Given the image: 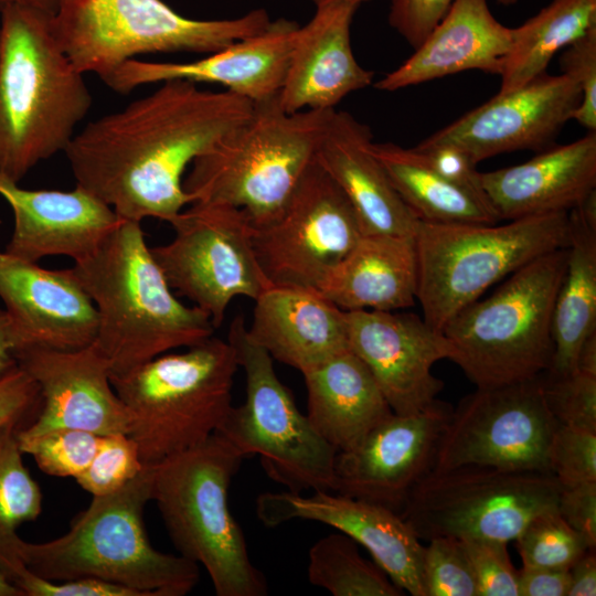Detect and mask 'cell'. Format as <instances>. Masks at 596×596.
Segmentation results:
<instances>
[{"label":"cell","mask_w":596,"mask_h":596,"mask_svg":"<svg viewBox=\"0 0 596 596\" xmlns=\"http://www.w3.org/2000/svg\"><path fill=\"white\" fill-rule=\"evenodd\" d=\"M259 521L275 528L294 520L327 524L368 550L404 593L426 596L424 545L402 517L381 504L333 491L264 492L255 504Z\"/></svg>","instance_id":"18"},{"label":"cell","mask_w":596,"mask_h":596,"mask_svg":"<svg viewBox=\"0 0 596 596\" xmlns=\"http://www.w3.org/2000/svg\"><path fill=\"white\" fill-rule=\"evenodd\" d=\"M547 459L562 487L596 481V433L558 425Z\"/></svg>","instance_id":"41"},{"label":"cell","mask_w":596,"mask_h":596,"mask_svg":"<svg viewBox=\"0 0 596 596\" xmlns=\"http://www.w3.org/2000/svg\"><path fill=\"white\" fill-rule=\"evenodd\" d=\"M499 220L568 212L596 190V134L551 147L531 160L480 173Z\"/></svg>","instance_id":"25"},{"label":"cell","mask_w":596,"mask_h":596,"mask_svg":"<svg viewBox=\"0 0 596 596\" xmlns=\"http://www.w3.org/2000/svg\"><path fill=\"white\" fill-rule=\"evenodd\" d=\"M17 365L12 324L4 309H0V379Z\"/></svg>","instance_id":"51"},{"label":"cell","mask_w":596,"mask_h":596,"mask_svg":"<svg viewBox=\"0 0 596 596\" xmlns=\"http://www.w3.org/2000/svg\"><path fill=\"white\" fill-rule=\"evenodd\" d=\"M72 269L95 306L98 324L94 343L107 360L110 376L213 336L210 317L174 296L140 222L121 220Z\"/></svg>","instance_id":"2"},{"label":"cell","mask_w":596,"mask_h":596,"mask_svg":"<svg viewBox=\"0 0 596 596\" xmlns=\"http://www.w3.org/2000/svg\"><path fill=\"white\" fill-rule=\"evenodd\" d=\"M547 406L558 425L596 433V375L575 371L541 375Z\"/></svg>","instance_id":"40"},{"label":"cell","mask_w":596,"mask_h":596,"mask_svg":"<svg viewBox=\"0 0 596 596\" xmlns=\"http://www.w3.org/2000/svg\"><path fill=\"white\" fill-rule=\"evenodd\" d=\"M332 111L288 113L277 96L254 103L244 123L193 160L183 190L192 203L231 205L253 226L267 224L313 161Z\"/></svg>","instance_id":"5"},{"label":"cell","mask_w":596,"mask_h":596,"mask_svg":"<svg viewBox=\"0 0 596 596\" xmlns=\"http://www.w3.org/2000/svg\"><path fill=\"white\" fill-rule=\"evenodd\" d=\"M372 143L368 126L333 109L315 158L353 206L364 234L414 236L419 221L394 189Z\"/></svg>","instance_id":"27"},{"label":"cell","mask_w":596,"mask_h":596,"mask_svg":"<svg viewBox=\"0 0 596 596\" xmlns=\"http://www.w3.org/2000/svg\"><path fill=\"white\" fill-rule=\"evenodd\" d=\"M307 417L338 453L356 447L393 414L365 363L350 349L302 373Z\"/></svg>","instance_id":"30"},{"label":"cell","mask_w":596,"mask_h":596,"mask_svg":"<svg viewBox=\"0 0 596 596\" xmlns=\"http://www.w3.org/2000/svg\"><path fill=\"white\" fill-rule=\"evenodd\" d=\"M372 150L418 221L476 224L500 221L488 204L444 179L413 148L373 141Z\"/></svg>","instance_id":"32"},{"label":"cell","mask_w":596,"mask_h":596,"mask_svg":"<svg viewBox=\"0 0 596 596\" xmlns=\"http://www.w3.org/2000/svg\"><path fill=\"white\" fill-rule=\"evenodd\" d=\"M595 29L596 0H553L513 28L499 93L514 91L544 74L556 52Z\"/></svg>","instance_id":"33"},{"label":"cell","mask_w":596,"mask_h":596,"mask_svg":"<svg viewBox=\"0 0 596 596\" xmlns=\"http://www.w3.org/2000/svg\"><path fill=\"white\" fill-rule=\"evenodd\" d=\"M417 281L414 236L363 234L317 290L343 311H395L414 305Z\"/></svg>","instance_id":"29"},{"label":"cell","mask_w":596,"mask_h":596,"mask_svg":"<svg viewBox=\"0 0 596 596\" xmlns=\"http://www.w3.org/2000/svg\"><path fill=\"white\" fill-rule=\"evenodd\" d=\"M344 321L349 349L369 368L393 413H416L437 400L444 382L433 365L453 355L443 331L415 313L394 311H344Z\"/></svg>","instance_id":"17"},{"label":"cell","mask_w":596,"mask_h":596,"mask_svg":"<svg viewBox=\"0 0 596 596\" xmlns=\"http://www.w3.org/2000/svg\"><path fill=\"white\" fill-rule=\"evenodd\" d=\"M566 259L567 247L531 260L446 323L450 361L477 387L524 382L549 370L553 309Z\"/></svg>","instance_id":"7"},{"label":"cell","mask_w":596,"mask_h":596,"mask_svg":"<svg viewBox=\"0 0 596 596\" xmlns=\"http://www.w3.org/2000/svg\"><path fill=\"white\" fill-rule=\"evenodd\" d=\"M235 350L216 337L110 376L129 415L143 465H156L214 435L232 405Z\"/></svg>","instance_id":"8"},{"label":"cell","mask_w":596,"mask_h":596,"mask_svg":"<svg viewBox=\"0 0 596 596\" xmlns=\"http://www.w3.org/2000/svg\"><path fill=\"white\" fill-rule=\"evenodd\" d=\"M579 102V88L568 75L544 73L514 91L498 93L422 142L455 146L476 164L509 151L542 150L572 119Z\"/></svg>","instance_id":"19"},{"label":"cell","mask_w":596,"mask_h":596,"mask_svg":"<svg viewBox=\"0 0 596 596\" xmlns=\"http://www.w3.org/2000/svg\"><path fill=\"white\" fill-rule=\"evenodd\" d=\"M566 268L553 309L554 351L545 374L576 371L584 341L596 333V190L568 211Z\"/></svg>","instance_id":"31"},{"label":"cell","mask_w":596,"mask_h":596,"mask_svg":"<svg viewBox=\"0 0 596 596\" xmlns=\"http://www.w3.org/2000/svg\"><path fill=\"white\" fill-rule=\"evenodd\" d=\"M571 583L567 596L596 595V554L587 550L570 568Z\"/></svg>","instance_id":"50"},{"label":"cell","mask_w":596,"mask_h":596,"mask_svg":"<svg viewBox=\"0 0 596 596\" xmlns=\"http://www.w3.org/2000/svg\"><path fill=\"white\" fill-rule=\"evenodd\" d=\"M227 341L245 375V401L232 406L216 432L242 456L258 455L263 468L289 491H333L338 451L315 429L274 369L268 352L233 319Z\"/></svg>","instance_id":"11"},{"label":"cell","mask_w":596,"mask_h":596,"mask_svg":"<svg viewBox=\"0 0 596 596\" xmlns=\"http://www.w3.org/2000/svg\"><path fill=\"white\" fill-rule=\"evenodd\" d=\"M294 21H270L262 32L192 62H150L132 58L103 82L119 94L147 84L183 79L219 84L254 103L278 95L297 31Z\"/></svg>","instance_id":"22"},{"label":"cell","mask_w":596,"mask_h":596,"mask_svg":"<svg viewBox=\"0 0 596 596\" xmlns=\"http://www.w3.org/2000/svg\"><path fill=\"white\" fill-rule=\"evenodd\" d=\"M14 584L24 596H140L129 587L100 578L81 577L53 582L36 576L28 568Z\"/></svg>","instance_id":"47"},{"label":"cell","mask_w":596,"mask_h":596,"mask_svg":"<svg viewBox=\"0 0 596 596\" xmlns=\"http://www.w3.org/2000/svg\"><path fill=\"white\" fill-rule=\"evenodd\" d=\"M454 0H392L389 23L416 49L446 14ZM511 6L517 0H498Z\"/></svg>","instance_id":"44"},{"label":"cell","mask_w":596,"mask_h":596,"mask_svg":"<svg viewBox=\"0 0 596 596\" xmlns=\"http://www.w3.org/2000/svg\"><path fill=\"white\" fill-rule=\"evenodd\" d=\"M0 596H24L21 589L7 576L0 573Z\"/></svg>","instance_id":"54"},{"label":"cell","mask_w":596,"mask_h":596,"mask_svg":"<svg viewBox=\"0 0 596 596\" xmlns=\"http://www.w3.org/2000/svg\"><path fill=\"white\" fill-rule=\"evenodd\" d=\"M251 339L301 374L349 349L344 311L318 290L270 286L255 300Z\"/></svg>","instance_id":"28"},{"label":"cell","mask_w":596,"mask_h":596,"mask_svg":"<svg viewBox=\"0 0 596 596\" xmlns=\"http://www.w3.org/2000/svg\"><path fill=\"white\" fill-rule=\"evenodd\" d=\"M0 194L14 219L4 252L33 263L47 256L83 259L123 220L78 185L71 191L29 190L0 177Z\"/></svg>","instance_id":"23"},{"label":"cell","mask_w":596,"mask_h":596,"mask_svg":"<svg viewBox=\"0 0 596 596\" xmlns=\"http://www.w3.org/2000/svg\"><path fill=\"white\" fill-rule=\"evenodd\" d=\"M0 299L12 324L15 354L77 350L95 341L97 312L72 267L47 269L0 252Z\"/></svg>","instance_id":"21"},{"label":"cell","mask_w":596,"mask_h":596,"mask_svg":"<svg viewBox=\"0 0 596 596\" xmlns=\"http://www.w3.org/2000/svg\"><path fill=\"white\" fill-rule=\"evenodd\" d=\"M311 1L316 6V8L331 4V3H348L358 8L361 3L370 1V0H311Z\"/></svg>","instance_id":"55"},{"label":"cell","mask_w":596,"mask_h":596,"mask_svg":"<svg viewBox=\"0 0 596 596\" xmlns=\"http://www.w3.org/2000/svg\"><path fill=\"white\" fill-rule=\"evenodd\" d=\"M50 23L74 67L104 81L142 54L216 52L262 32L270 19L263 9L228 20H194L161 0H56Z\"/></svg>","instance_id":"10"},{"label":"cell","mask_w":596,"mask_h":596,"mask_svg":"<svg viewBox=\"0 0 596 596\" xmlns=\"http://www.w3.org/2000/svg\"><path fill=\"white\" fill-rule=\"evenodd\" d=\"M423 555L426 596H478L477 582L461 541L434 538Z\"/></svg>","instance_id":"39"},{"label":"cell","mask_w":596,"mask_h":596,"mask_svg":"<svg viewBox=\"0 0 596 596\" xmlns=\"http://www.w3.org/2000/svg\"><path fill=\"white\" fill-rule=\"evenodd\" d=\"M17 436L21 451L32 456L44 473L74 479L87 468L102 438L100 435L73 428L39 434H29L20 428Z\"/></svg>","instance_id":"37"},{"label":"cell","mask_w":596,"mask_h":596,"mask_svg":"<svg viewBox=\"0 0 596 596\" xmlns=\"http://www.w3.org/2000/svg\"><path fill=\"white\" fill-rule=\"evenodd\" d=\"M363 234L353 206L315 158L279 214L254 226L253 245L272 286L317 290Z\"/></svg>","instance_id":"15"},{"label":"cell","mask_w":596,"mask_h":596,"mask_svg":"<svg viewBox=\"0 0 596 596\" xmlns=\"http://www.w3.org/2000/svg\"><path fill=\"white\" fill-rule=\"evenodd\" d=\"M557 512L589 549L596 547V481L562 487Z\"/></svg>","instance_id":"48"},{"label":"cell","mask_w":596,"mask_h":596,"mask_svg":"<svg viewBox=\"0 0 596 596\" xmlns=\"http://www.w3.org/2000/svg\"><path fill=\"white\" fill-rule=\"evenodd\" d=\"M41 394L34 380L19 365L0 379V428L29 425L38 415Z\"/></svg>","instance_id":"46"},{"label":"cell","mask_w":596,"mask_h":596,"mask_svg":"<svg viewBox=\"0 0 596 596\" xmlns=\"http://www.w3.org/2000/svg\"><path fill=\"white\" fill-rule=\"evenodd\" d=\"M152 465L120 489L93 496L70 530L53 540H22L25 567L42 578L62 582L105 579L140 596H184L199 583V565L182 555L156 550L147 535L143 511L151 501Z\"/></svg>","instance_id":"4"},{"label":"cell","mask_w":596,"mask_h":596,"mask_svg":"<svg viewBox=\"0 0 596 596\" xmlns=\"http://www.w3.org/2000/svg\"><path fill=\"white\" fill-rule=\"evenodd\" d=\"M514 541L522 566L570 570L589 550L557 509L535 515Z\"/></svg>","instance_id":"36"},{"label":"cell","mask_w":596,"mask_h":596,"mask_svg":"<svg viewBox=\"0 0 596 596\" xmlns=\"http://www.w3.org/2000/svg\"><path fill=\"white\" fill-rule=\"evenodd\" d=\"M173 238L150 247L169 286L221 326L236 297L255 300L272 286L257 260L254 226L237 207L192 203L171 222Z\"/></svg>","instance_id":"13"},{"label":"cell","mask_w":596,"mask_h":596,"mask_svg":"<svg viewBox=\"0 0 596 596\" xmlns=\"http://www.w3.org/2000/svg\"><path fill=\"white\" fill-rule=\"evenodd\" d=\"M562 486L552 472L466 465L432 470L398 512L421 539L514 541L538 514L556 510Z\"/></svg>","instance_id":"12"},{"label":"cell","mask_w":596,"mask_h":596,"mask_svg":"<svg viewBox=\"0 0 596 596\" xmlns=\"http://www.w3.org/2000/svg\"><path fill=\"white\" fill-rule=\"evenodd\" d=\"M568 568L522 566L519 571V596H567Z\"/></svg>","instance_id":"49"},{"label":"cell","mask_w":596,"mask_h":596,"mask_svg":"<svg viewBox=\"0 0 596 596\" xmlns=\"http://www.w3.org/2000/svg\"><path fill=\"white\" fill-rule=\"evenodd\" d=\"M576 371L596 375V333L582 344L576 359Z\"/></svg>","instance_id":"52"},{"label":"cell","mask_w":596,"mask_h":596,"mask_svg":"<svg viewBox=\"0 0 596 596\" xmlns=\"http://www.w3.org/2000/svg\"><path fill=\"white\" fill-rule=\"evenodd\" d=\"M413 149L444 179L490 206L481 187V172L476 169L477 164L465 151L451 145H426L423 142Z\"/></svg>","instance_id":"45"},{"label":"cell","mask_w":596,"mask_h":596,"mask_svg":"<svg viewBox=\"0 0 596 596\" xmlns=\"http://www.w3.org/2000/svg\"><path fill=\"white\" fill-rule=\"evenodd\" d=\"M254 102L230 91L172 79L120 110L88 123L64 153L76 185L123 220L171 222L191 198L193 160L244 123Z\"/></svg>","instance_id":"1"},{"label":"cell","mask_w":596,"mask_h":596,"mask_svg":"<svg viewBox=\"0 0 596 596\" xmlns=\"http://www.w3.org/2000/svg\"><path fill=\"white\" fill-rule=\"evenodd\" d=\"M478 587V596H519V571L505 542L461 539Z\"/></svg>","instance_id":"42"},{"label":"cell","mask_w":596,"mask_h":596,"mask_svg":"<svg viewBox=\"0 0 596 596\" xmlns=\"http://www.w3.org/2000/svg\"><path fill=\"white\" fill-rule=\"evenodd\" d=\"M561 56L563 73L578 86L581 102L572 119L589 132L596 130V29L564 49Z\"/></svg>","instance_id":"43"},{"label":"cell","mask_w":596,"mask_h":596,"mask_svg":"<svg viewBox=\"0 0 596 596\" xmlns=\"http://www.w3.org/2000/svg\"><path fill=\"white\" fill-rule=\"evenodd\" d=\"M423 319L443 331L461 309L531 260L570 243L568 212L505 224L418 222L414 234Z\"/></svg>","instance_id":"9"},{"label":"cell","mask_w":596,"mask_h":596,"mask_svg":"<svg viewBox=\"0 0 596 596\" xmlns=\"http://www.w3.org/2000/svg\"><path fill=\"white\" fill-rule=\"evenodd\" d=\"M15 358L41 394L39 413L22 428L25 433L73 428L100 436L128 434V412L111 384L109 364L94 342L71 351L26 349Z\"/></svg>","instance_id":"20"},{"label":"cell","mask_w":596,"mask_h":596,"mask_svg":"<svg viewBox=\"0 0 596 596\" xmlns=\"http://www.w3.org/2000/svg\"><path fill=\"white\" fill-rule=\"evenodd\" d=\"M0 13V177L18 183L65 151L93 99L55 41L50 13L21 3Z\"/></svg>","instance_id":"3"},{"label":"cell","mask_w":596,"mask_h":596,"mask_svg":"<svg viewBox=\"0 0 596 596\" xmlns=\"http://www.w3.org/2000/svg\"><path fill=\"white\" fill-rule=\"evenodd\" d=\"M311 585L333 596H402L405 593L374 562L364 558L359 544L339 532L313 543L308 552Z\"/></svg>","instance_id":"35"},{"label":"cell","mask_w":596,"mask_h":596,"mask_svg":"<svg viewBox=\"0 0 596 596\" xmlns=\"http://www.w3.org/2000/svg\"><path fill=\"white\" fill-rule=\"evenodd\" d=\"M453 407L436 400L412 414L393 413L356 447L338 453L333 492L400 512L434 469Z\"/></svg>","instance_id":"16"},{"label":"cell","mask_w":596,"mask_h":596,"mask_svg":"<svg viewBox=\"0 0 596 596\" xmlns=\"http://www.w3.org/2000/svg\"><path fill=\"white\" fill-rule=\"evenodd\" d=\"M8 3L26 4L52 14L55 8L56 0H0V8Z\"/></svg>","instance_id":"53"},{"label":"cell","mask_w":596,"mask_h":596,"mask_svg":"<svg viewBox=\"0 0 596 596\" xmlns=\"http://www.w3.org/2000/svg\"><path fill=\"white\" fill-rule=\"evenodd\" d=\"M143 466L138 446L128 434L105 435L92 461L75 480L92 496H103L131 481Z\"/></svg>","instance_id":"38"},{"label":"cell","mask_w":596,"mask_h":596,"mask_svg":"<svg viewBox=\"0 0 596 596\" xmlns=\"http://www.w3.org/2000/svg\"><path fill=\"white\" fill-rule=\"evenodd\" d=\"M243 459L215 433L152 465L151 500L170 539L180 555L205 568L217 596H265L268 590L228 504L231 481Z\"/></svg>","instance_id":"6"},{"label":"cell","mask_w":596,"mask_h":596,"mask_svg":"<svg viewBox=\"0 0 596 596\" xmlns=\"http://www.w3.org/2000/svg\"><path fill=\"white\" fill-rule=\"evenodd\" d=\"M356 9L348 3L318 7L312 19L299 26L277 95L283 109H336L345 96L372 84L373 72L358 63L351 46Z\"/></svg>","instance_id":"24"},{"label":"cell","mask_w":596,"mask_h":596,"mask_svg":"<svg viewBox=\"0 0 596 596\" xmlns=\"http://www.w3.org/2000/svg\"><path fill=\"white\" fill-rule=\"evenodd\" d=\"M18 425L0 428V573L13 583L26 571L20 555L18 528L38 519L43 496L24 465Z\"/></svg>","instance_id":"34"},{"label":"cell","mask_w":596,"mask_h":596,"mask_svg":"<svg viewBox=\"0 0 596 596\" xmlns=\"http://www.w3.org/2000/svg\"><path fill=\"white\" fill-rule=\"evenodd\" d=\"M512 38L487 0H454L415 52L374 86L393 92L468 70L500 75Z\"/></svg>","instance_id":"26"},{"label":"cell","mask_w":596,"mask_h":596,"mask_svg":"<svg viewBox=\"0 0 596 596\" xmlns=\"http://www.w3.org/2000/svg\"><path fill=\"white\" fill-rule=\"evenodd\" d=\"M557 426L541 375L508 385L477 387L453 408L433 470L478 465L551 472L547 453Z\"/></svg>","instance_id":"14"}]
</instances>
